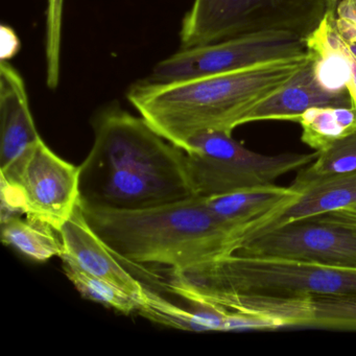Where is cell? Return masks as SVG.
I'll list each match as a JSON object with an SVG mask.
<instances>
[{
	"instance_id": "e0dca14e",
	"label": "cell",
	"mask_w": 356,
	"mask_h": 356,
	"mask_svg": "<svg viewBox=\"0 0 356 356\" xmlns=\"http://www.w3.org/2000/svg\"><path fill=\"white\" fill-rule=\"evenodd\" d=\"M301 140L316 152H322L356 129L353 107H314L298 120Z\"/></svg>"
},
{
	"instance_id": "7402d4cb",
	"label": "cell",
	"mask_w": 356,
	"mask_h": 356,
	"mask_svg": "<svg viewBox=\"0 0 356 356\" xmlns=\"http://www.w3.org/2000/svg\"><path fill=\"white\" fill-rule=\"evenodd\" d=\"M312 218L321 220V222L337 225V226L343 227L348 230L356 232V205L335 210V211L328 212V213L318 214Z\"/></svg>"
},
{
	"instance_id": "cb8c5ba5",
	"label": "cell",
	"mask_w": 356,
	"mask_h": 356,
	"mask_svg": "<svg viewBox=\"0 0 356 356\" xmlns=\"http://www.w3.org/2000/svg\"><path fill=\"white\" fill-rule=\"evenodd\" d=\"M349 51L350 57H351L352 78L348 85L347 90L351 97L352 107L356 110V55L352 53L351 49H349Z\"/></svg>"
},
{
	"instance_id": "5b68a950",
	"label": "cell",
	"mask_w": 356,
	"mask_h": 356,
	"mask_svg": "<svg viewBox=\"0 0 356 356\" xmlns=\"http://www.w3.org/2000/svg\"><path fill=\"white\" fill-rule=\"evenodd\" d=\"M327 11L326 0H193L181 26V49L266 32L307 39Z\"/></svg>"
},
{
	"instance_id": "30bf717a",
	"label": "cell",
	"mask_w": 356,
	"mask_h": 356,
	"mask_svg": "<svg viewBox=\"0 0 356 356\" xmlns=\"http://www.w3.org/2000/svg\"><path fill=\"white\" fill-rule=\"evenodd\" d=\"M291 186L298 195L286 205L251 225L243 232L241 243L282 225L356 205V170L310 180L295 179Z\"/></svg>"
},
{
	"instance_id": "ffe728a7",
	"label": "cell",
	"mask_w": 356,
	"mask_h": 356,
	"mask_svg": "<svg viewBox=\"0 0 356 356\" xmlns=\"http://www.w3.org/2000/svg\"><path fill=\"white\" fill-rule=\"evenodd\" d=\"M310 296L309 327L356 331V295Z\"/></svg>"
},
{
	"instance_id": "8fae6325",
	"label": "cell",
	"mask_w": 356,
	"mask_h": 356,
	"mask_svg": "<svg viewBox=\"0 0 356 356\" xmlns=\"http://www.w3.org/2000/svg\"><path fill=\"white\" fill-rule=\"evenodd\" d=\"M64 252L89 274L111 283L143 303L145 285L138 280L111 248L89 226L81 204L59 231Z\"/></svg>"
},
{
	"instance_id": "7c38bea8",
	"label": "cell",
	"mask_w": 356,
	"mask_h": 356,
	"mask_svg": "<svg viewBox=\"0 0 356 356\" xmlns=\"http://www.w3.org/2000/svg\"><path fill=\"white\" fill-rule=\"evenodd\" d=\"M314 107H352V102L348 90H327L320 84L312 55L308 63L285 86L245 114L241 126L264 120L298 122L304 112Z\"/></svg>"
},
{
	"instance_id": "603a6c76",
	"label": "cell",
	"mask_w": 356,
	"mask_h": 356,
	"mask_svg": "<svg viewBox=\"0 0 356 356\" xmlns=\"http://www.w3.org/2000/svg\"><path fill=\"white\" fill-rule=\"evenodd\" d=\"M22 42L15 31L3 24L0 28V60L10 62L19 53Z\"/></svg>"
},
{
	"instance_id": "9a60e30c",
	"label": "cell",
	"mask_w": 356,
	"mask_h": 356,
	"mask_svg": "<svg viewBox=\"0 0 356 356\" xmlns=\"http://www.w3.org/2000/svg\"><path fill=\"white\" fill-rule=\"evenodd\" d=\"M186 303L187 306L177 305L147 286L143 303L137 312L153 322L179 330L225 331L227 310L206 302L186 301Z\"/></svg>"
},
{
	"instance_id": "2e32d148",
	"label": "cell",
	"mask_w": 356,
	"mask_h": 356,
	"mask_svg": "<svg viewBox=\"0 0 356 356\" xmlns=\"http://www.w3.org/2000/svg\"><path fill=\"white\" fill-rule=\"evenodd\" d=\"M55 232L57 231L49 225L29 218L22 220L20 216H13L1 222L3 243L38 262L61 257L63 254L61 237L58 238Z\"/></svg>"
},
{
	"instance_id": "52a82bcc",
	"label": "cell",
	"mask_w": 356,
	"mask_h": 356,
	"mask_svg": "<svg viewBox=\"0 0 356 356\" xmlns=\"http://www.w3.org/2000/svg\"><path fill=\"white\" fill-rule=\"evenodd\" d=\"M187 170L197 197H211L275 184L279 177L305 168L312 154L264 155L243 147L226 132L202 133L185 149Z\"/></svg>"
},
{
	"instance_id": "277c9868",
	"label": "cell",
	"mask_w": 356,
	"mask_h": 356,
	"mask_svg": "<svg viewBox=\"0 0 356 356\" xmlns=\"http://www.w3.org/2000/svg\"><path fill=\"white\" fill-rule=\"evenodd\" d=\"M168 272L164 287L183 300L216 293L356 295V268L236 253Z\"/></svg>"
},
{
	"instance_id": "ba28073f",
	"label": "cell",
	"mask_w": 356,
	"mask_h": 356,
	"mask_svg": "<svg viewBox=\"0 0 356 356\" xmlns=\"http://www.w3.org/2000/svg\"><path fill=\"white\" fill-rule=\"evenodd\" d=\"M307 41L289 32H266L181 49L162 60L145 81L170 83L243 70L274 60L308 55Z\"/></svg>"
},
{
	"instance_id": "6da1fadb",
	"label": "cell",
	"mask_w": 356,
	"mask_h": 356,
	"mask_svg": "<svg viewBox=\"0 0 356 356\" xmlns=\"http://www.w3.org/2000/svg\"><path fill=\"white\" fill-rule=\"evenodd\" d=\"M95 143L80 165V203L134 210L197 197L185 152L145 118L111 106L93 120Z\"/></svg>"
},
{
	"instance_id": "3957f363",
	"label": "cell",
	"mask_w": 356,
	"mask_h": 356,
	"mask_svg": "<svg viewBox=\"0 0 356 356\" xmlns=\"http://www.w3.org/2000/svg\"><path fill=\"white\" fill-rule=\"evenodd\" d=\"M81 208L89 226L127 264L180 270L230 255L241 245L239 231L202 197L145 209Z\"/></svg>"
},
{
	"instance_id": "4fadbf2b",
	"label": "cell",
	"mask_w": 356,
	"mask_h": 356,
	"mask_svg": "<svg viewBox=\"0 0 356 356\" xmlns=\"http://www.w3.org/2000/svg\"><path fill=\"white\" fill-rule=\"evenodd\" d=\"M0 170L41 140L31 111L26 83L8 61H0Z\"/></svg>"
},
{
	"instance_id": "8992f818",
	"label": "cell",
	"mask_w": 356,
	"mask_h": 356,
	"mask_svg": "<svg viewBox=\"0 0 356 356\" xmlns=\"http://www.w3.org/2000/svg\"><path fill=\"white\" fill-rule=\"evenodd\" d=\"M0 172L1 220L24 213L59 232L80 205V166L62 159L42 139Z\"/></svg>"
},
{
	"instance_id": "d6986e66",
	"label": "cell",
	"mask_w": 356,
	"mask_h": 356,
	"mask_svg": "<svg viewBox=\"0 0 356 356\" xmlns=\"http://www.w3.org/2000/svg\"><path fill=\"white\" fill-rule=\"evenodd\" d=\"M356 170V129L343 138L318 152L309 165L298 174V180H310Z\"/></svg>"
},
{
	"instance_id": "9c48e42d",
	"label": "cell",
	"mask_w": 356,
	"mask_h": 356,
	"mask_svg": "<svg viewBox=\"0 0 356 356\" xmlns=\"http://www.w3.org/2000/svg\"><path fill=\"white\" fill-rule=\"evenodd\" d=\"M235 253L356 268V232L314 218H304L247 239Z\"/></svg>"
},
{
	"instance_id": "ac0fdd59",
	"label": "cell",
	"mask_w": 356,
	"mask_h": 356,
	"mask_svg": "<svg viewBox=\"0 0 356 356\" xmlns=\"http://www.w3.org/2000/svg\"><path fill=\"white\" fill-rule=\"evenodd\" d=\"M64 272L85 299L97 302L106 307L113 308L124 314L138 312L140 302L127 291L111 283L97 278L83 270L67 254H62Z\"/></svg>"
},
{
	"instance_id": "44dd1931",
	"label": "cell",
	"mask_w": 356,
	"mask_h": 356,
	"mask_svg": "<svg viewBox=\"0 0 356 356\" xmlns=\"http://www.w3.org/2000/svg\"><path fill=\"white\" fill-rule=\"evenodd\" d=\"M332 9L335 28L347 44L356 42V0H339Z\"/></svg>"
},
{
	"instance_id": "d4e9b609",
	"label": "cell",
	"mask_w": 356,
	"mask_h": 356,
	"mask_svg": "<svg viewBox=\"0 0 356 356\" xmlns=\"http://www.w3.org/2000/svg\"><path fill=\"white\" fill-rule=\"evenodd\" d=\"M327 5H328V8H333L337 6V3H339V0H326Z\"/></svg>"
},
{
	"instance_id": "5bb4252c",
	"label": "cell",
	"mask_w": 356,
	"mask_h": 356,
	"mask_svg": "<svg viewBox=\"0 0 356 356\" xmlns=\"http://www.w3.org/2000/svg\"><path fill=\"white\" fill-rule=\"evenodd\" d=\"M297 195L293 187L273 184L204 200L218 218L239 231L241 243L243 232L251 225L283 207Z\"/></svg>"
},
{
	"instance_id": "7a4b0ae2",
	"label": "cell",
	"mask_w": 356,
	"mask_h": 356,
	"mask_svg": "<svg viewBox=\"0 0 356 356\" xmlns=\"http://www.w3.org/2000/svg\"><path fill=\"white\" fill-rule=\"evenodd\" d=\"M310 58L309 53L161 84L143 80L129 89L127 97L158 134L185 151L202 133L232 134L252 108L285 86Z\"/></svg>"
}]
</instances>
